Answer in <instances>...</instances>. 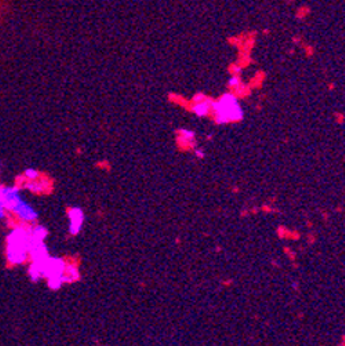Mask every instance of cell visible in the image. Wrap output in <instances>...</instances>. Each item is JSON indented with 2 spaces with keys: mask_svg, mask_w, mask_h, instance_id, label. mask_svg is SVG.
<instances>
[{
  "mask_svg": "<svg viewBox=\"0 0 345 346\" xmlns=\"http://www.w3.org/2000/svg\"><path fill=\"white\" fill-rule=\"evenodd\" d=\"M64 276H65V282H74V280H76L79 277V271H78V268H75V266L68 265Z\"/></svg>",
  "mask_w": 345,
  "mask_h": 346,
  "instance_id": "cell-9",
  "label": "cell"
},
{
  "mask_svg": "<svg viewBox=\"0 0 345 346\" xmlns=\"http://www.w3.org/2000/svg\"><path fill=\"white\" fill-rule=\"evenodd\" d=\"M69 232L70 235H78L82 231V226L84 224V213L80 207H74L69 210Z\"/></svg>",
  "mask_w": 345,
  "mask_h": 346,
  "instance_id": "cell-5",
  "label": "cell"
},
{
  "mask_svg": "<svg viewBox=\"0 0 345 346\" xmlns=\"http://www.w3.org/2000/svg\"><path fill=\"white\" fill-rule=\"evenodd\" d=\"M228 87L230 88V91L235 92L238 97H240L242 94H243V90H244V88H248V87L244 86L243 80H242L240 75L230 76V81H228Z\"/></svg>",
  "mask_w": 345,
  "mask_h": 346,
  "instance_id": "cell-7",
  "label": "cell"
},
{
  "mask_svg": "<svg viewBox=\"0 0 345 346\" xmlns=\"http://www.w3.org/2000/svg\"><path fill=\"white\" fill-rule=\"evenodd\" d=\"M212 105H213V99L207 97L206 94H196L192 104H190V112L196 115L198 117H208L212 115Z\"/></svg>",
  "mask_w": 345,
  "mask_h": 346,
  "instance_id": "cell-3",
  "label": "cell"
},
{
  "mask_svg": "<svg viewBox=\"0 0 345 346\" xmlns=\"http://www.w3.org/2000/svg\"><path fill=\"white\" fill-rule=\"evenodd\" d=\"M177 141H178L180 146L184 149H194L198 144L196 134L188 128H181L177 131Z\"/></svg>",
  "mask_w": 345,
  "mask_h": 346,
  "instance_id": "cell-6",
  "label": "cell"
},
{
  "mask_svg": "<svg viewBox=\"0 0 345 346\" xmlns=\"http://www.w3.org/2000/svg\"><path fill=\"white\" fill-rule=\"evenodd\" d=\"M47 236V229L44 226L38 225L30 229V239L34 240H40V242H44V239Z\"/></svg>",
  "mask_w": 345,
  "mask_h": 346,
  "instance_id": "cell-8",
  "label": "cell"
},
{
  "mask_svg": "<svg viewBox=\"0 0 345 346\" xmlns=\"http://www.w3.org/2000/svg\"><path fill=\"white\" fill-rule=\"evenodd\" d=\"M25 177L28 179H30V181H36V179L39 178V173H38L36 170H34V168H28V170L25 171Z\"/></svg>",
  "mask_w": 345,
  "mask_h": 346,
  "instance_id": "cell-10",
  "label": "cell"
},
{
  "mask_svg": "<svg viewBox=\"0 0 345 346\" xmlns=\"http://www.w3.org/2000/svg\"><path fill=\"white\" fill-rule=\"evenodd\" d=\"M12 213H16L20 217V219H22L25 222H34L36 219L39 218V213L34 207H32L29 203H26L25 200H21L18 203L17 206L14 207Z\"/></svg>",
  "mask_w": 345,
  "mask_h": 346,
  "instance_id": "cell-4",
  "label": "cell"
},
{
  "mask_svg": "<svg viewBox=\"0 0 345 346\" xmlns=\"http://www.w3.org/2000/svg\"><path fill=\"white\" fill-rule=\"evenodd\" d=\"M212 117L218 124L238 123L243 120L244 110L240 105L239 97L235 92H225L220 98L213 99L212 105Z\"/></svg>",
  "mask_w": 345,
  "mask_h": 346,
  "instance_id": "cell-1",
  "label": "cell"
},
{
  "mask_svg": "<svg viewBox=\"0 0 345 346\" xmlns=\"http://www.w3.org/2000/svg\"><path fill=\"white\" fill-rule=\"evenodd\" d=\"M30 250V231L16 228L7 237V258L12 265H21L26 261Z\"/></svg>",
  "mask_w": 345,
  "mask_h": 346,
  "instance_id": "cell-2",
  "label": "cell"
},
{
  "mask_svg": "<svg viewBox=\"0 0 345 346\" xmlns=\"http://www.w3.org/2000/svg\"><path fill=\"white\" fill-rule=\"evenodd\" d=\"M43 185H44V184H34V182H30V184H28V185H26V186H28V189H30V191L42 192V191H44Z\"/></svg>",
  "mask_w": 345,
  "mask_h": 346,
  "instance_id": "cell-11",
  "label": "cell"
},
{
  "mask_svg": "<svg viewBox=\"0 0 345 346\" xmlns=\"http://www.w3.org/2000/svg\"><path fill=\"white\" fill-rule=\"evenodd\" d=\"M6 217V207L3 206V203L0 202V219H3Z\"/></svg>",
  "mask_w": 345,
  "mask_h": 346,
  "instance_id": "cell-13",
  "label": "cell"
},
{
  "mask_svg": "<svg viewBox=\"0 0 345 346\" xmlns=\"http://www.w3.org/2000/svg\"><path fill=\"white\" fill-rule=\"evenodd\" d=\"M7 10V4H3V0H0V19L3 17V14L6 12Z\"/></svg>",
  "mask_w": 345,
  "mask_h": 346,
  "instance_id": "cell-12",
  "label": "cell"
}]
</instances>
